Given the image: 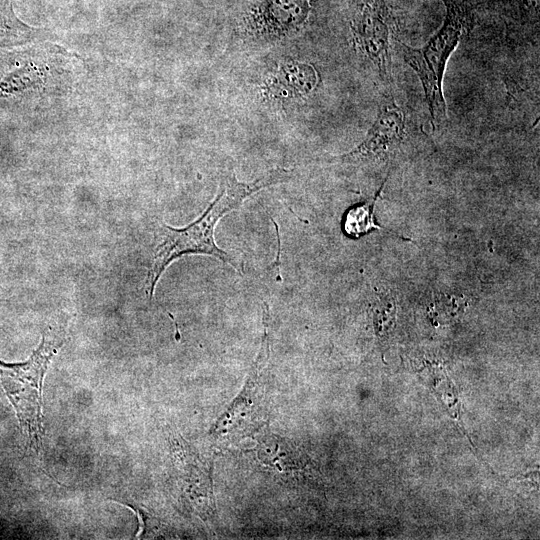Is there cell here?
I'll return each mask as SVG.
<instances>
[{
  "label": "cell",
  "instance_id": "obj_9",
  "mask_svg": "<svg viewBox=\"0 0 540 540\" xmlns=\"http://www.w3.org/2000/svg\"><path fill=\"white\" fill-rule=\"evenodd\" d=\"M378 194L372 201L355 205L347 211L343 224V229L347 235L358 238L371 229H382L375 223L373 214Z\"/></svg>",
  "mask_w": 540,
  "mask_h": 540
},
{
  "label": "cell",
  "instance_id": "obj_6",
  "mask_svg": "<svg viewBox=\"0 0 540 540\" xmlns=\"http://www.w3.org/2000/svg\"><path fill=\"white\" fill-rule=\"evenodd\" d=\"M313 4L314 0H250L244 20L261 32L286 34L308 22Z\"/></svg>",
  "mask_w": 540,
  "mask_h": 540
},
{
  "label": "cell",
  "instance_id": "obj_5",
  "mask_svg": "<svg viewBox=\"0 0 540 540\" xmlns=\"http://www.w3.org/2000/svg\"><path fill=\"white\" fill-rule=\"evenodd\" d=\"M408 132L409 122L405 110L394 100H385L363 141L339 158L349 163L385 159L403 145Z\"/></svg>",
  "mask_w": 540,
  "mask_h": 540
},
{
  "label": "cell",
  "instance_id": "obj_7",
  "mask_svg": "<svg viewBox=\"0 0 540 540\" xmlns=\"http://www.w3.org/2000/svg\"><path fill=\"white\" fill-rule=\"evenodd\" d=\"M41 32L16 15L13 0H0V49L29 43L37 39Z\"/></svg>",
  "mask_w": 540,
  "mask_h": 540
},
{
  "label": "cell",
  "instance_id": "obj_3",
  "mask_svg": "<svg viewBox=\"0 0 540 540\" xmlns=\"http://www.w3.org/2000/svg\"><path fill=\"white\" fill-rule=\"evenodd\" d=\"M62 343L43 335L30 358L20 363L0 360V380L12 403L28 445L37 453L43 438L42 389L44 375Z\"/></svg>",
  "mask_w": 540,
  "mask_h": 540
},
{
  "label": "cell",
  "instance_id": "obj_4",
  "mask_svg": "<svg viewBox=\"0 0 540 540\" xmlns=\"http://www.w3.org/2000/svg\"><path fill=\"white\" fill-rule=\"evenodd\" d=\"M353 41L376 68L383 81L391 78V42L395 19L381 0H363L350 20Z\"/></svg>",
  "mask_w": 540,
  "mask_h": 540
},
{
  "label": "cell",
  "instance_id": "obj_8",
  "mask_svg": "<svg viewBox=\"0 0 540 540\" xmlns=\"http://www.w3.org/2000/svg\"><path fill=\"white\" fill-rule=\"evenodd\" d=\"M42 82L39 67L24 64L0 74V99L33 89Z\"/></svg>",
  "mask_w": 540,
  "mask_h": 540
},
{
  "label": "cell",
  "instance_id": "obj_1",
  "mask_svg": "<svg viewBox=\"0 0 540 540\" xmlns=\"http://www.w3.org/2000/svg\"><path fill=\"white\" fill-rule=\"evenodd\" d=\"M289 173L285 169H275L248 183L239 182L234 174H228L221 181L219 194L201 217L181 229L163 226L161 240L153 253L147 276V294L153 296L163 271L173 260L184 254L211 255L241 271L229 254L216 245L215 226L227 212L239 207L245 198L262 188L287 180Z\"/></svg>",
  "mask_w": 540,
  "mask_h": 540
},
{
  "label": "cell",
  "instance_id": "obj_10",
  "mask_svg": "<svg viewBox=\"0 0 540 540\" xmlns=\"http://www.w3.org/2000/svg\"><path fill=\"white\" fill-rule=\"evenodd\" d=\"M520 3L527 9H533L538 13L539 0H519Z\"/></svg>",
  "mask_w": 540,
  "mask_h": 540
},
{
  "label": "cell",
  "instance_id": "obj_2",
  "mask_svg": "<svg viewBox=\"0 0 540 540\" xmlns=\"http://www.w3.org/2000/svg\"><path fill=\"white\" fill-rule=\"evenodd\" d=\"M445 17L441 28L420 48L401 43L405 62L415 71L424 90L425 101L434 128L446 120L443 78L446 65L458 44L474 23V7L470 0H442Z\"/></svg>",
  "mask_w": 540,
  "mask_h": 540
}]
</instances>
